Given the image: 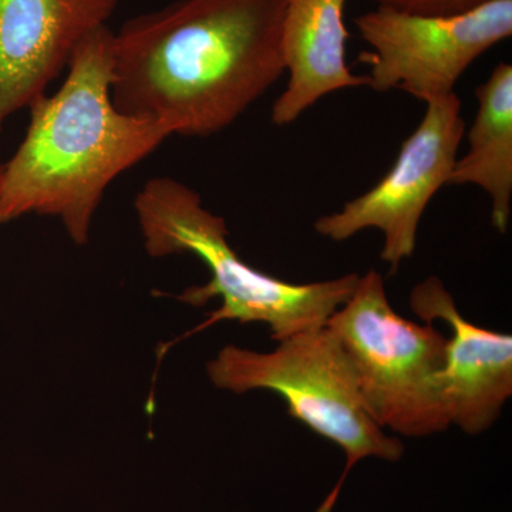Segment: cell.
Segmentation results:
<instances>
[{
  "label": "cell",
  "instance_id": "obj_1",
  "mask_svg": "<svg viewBox=\"0 0 512 512\" xmlns=\"http://www.w3.org/2000/svg\"><path fill=\"white\" fill-rule=\"evenodd\" d=\"M286 0H177L113 39L111 100L171 136L211 137L286 72Z\"/></svg>",
  "mask_w": 512,
  "mask_h": 512
},
{
  "label": "cell",
  "instance_id": "obj_2",
  "mask_svg": "<svg viewBox=\"0 0 512 512\" xmlns=\"http://www.w3.org/2000/svg\"><path fill=\"white\" fill-rule=\"evenodd\" d=\"M113 39L107 25L89 33L70 57L63 86L30 104L26 136L2 165L0 225L55 217L74 244H87L109 185L171 137L161 124L114 106Z\"/></svg>",
  "mask_w": 512,
  "mask_h": 512
},
{
  "label": "cell",
  "instance_id": "obj_3",
  "mask_svg": "<svg viewBox=\"0 0 512 512\" xmlns=\"http://www.w3.org/2000/svg\"><path fill=\"white\" fill-rule=\"evenodd\" d=\"M134 208L148 254L154 258L192 254L210 271L207 284L192 286L178 296L194 306L221 299L220 309L204 326L221 320L265 323L279 342L326 326L359 282V274H348L292 284L252 268L229 245L224 218L207 210L197 191L174 178L148 180L138 191Z\"/></svg>",
  "mask_w": 512,
  "mask_h": 512
},
{
  "label": "cell",
  "instance_id": "obj_4",
  "mask_svg": "<svg viewBox=\"0 0 512 512\" xmlns=\"http://www.w3.org/2000/svg\"><path fill=\"white\" fill-rule=\"evenodd\" d=\"M207 372L221 390L279 394L289 416L342 448L345 471L319 512L332 510L359 461H397L403 456L402 441L389 436L367 410L349 359L326 326L279 340L272 352L225 346L208 363Z\"/></svg>",
  "mask_w": 512,
  "mask_h": 512
},
{
  "label": "cell",
  "instance_id": "obj_5",
  "mask_svg": "<svg viewBox=\"0 0 512 512\" xmlns=\"http://www.w3.org/2000/svg\"><path fill=\"white\" fill-rule=\"evenodd\" d=\"M326 328L342 346L363 402L382 429L426 437L450 427L441 396L447 338L433 323L419 325L394 311L376 269L360 275Z\"/></svg>",
  "mask_w": 512,
  "mask_h": 512
},
{
  "label": "cell",
  "instance_id": "obj_6",
  "mask_svg": "<svg viewBox=\"0 0 512 512\" xmlns=\"http://www.w3.org/2000/svg\"><path fill=\"white\" fill-rule=\"evenodd\" d=\"M372 52L367 86L379 93L402 90L424 101L454 92L478 57L512 35V0H491L468 12L433 16L387 6L355 18Z\"/></svg>",
  "mask_w": 512,
  "mask_h": 512
},
{
  "label": "cell",
  "instance_id": "obj_7",
  "mask_svg": "<svg viewBox=\"0 0 512 512\" xmlns=\"http://www.w3.org/2000/svg\"><path fill=\"white\" fill-rule=\"evenodd\" d=\"M464 133L466 121L456 93L427 101L423 119L402 144L389 173L342 210L320 217L315 231L343 242L365 229H377L384 237L380 258L389 265L390 275L396 274L416 251L424 211L450 184Z\"/></svg>",
  "mask_w": 512,
  "mask_h": 512
},
{
  "label": "cell",
  "instance_id": "obj_8",
  "mask_svg": "<svg viewBox=\"0 0 512 512\" xmlns=\"http://www.w3.org/2000/svg\"><path fill=\"white\" fill-rule=\"evenodd\" d=\"M119 0H0V130L45 94Z\"/></svg>",
  "mask_w": 512,
  "mask_h": 512
},
{
  "label": "cell",
  "instance_id": "obj_9",
  "mask_svg": "<svg viewBox=\"0 0 512 512\" xmlns=\"http://www.w3.org/2000/svg\"><path fill=\"white\" fill-rule=\"evenodd\" d=\"M410 306L424 322L443 320L451 329L441 372L448 423L470 436L484 433L512 396L511 335L481 328L464 318L437 276L414 286Z\"/></svg>",
  "mask_w": 512,
  "mask_h": 512
},
{
  "label": "cell",
  "instance_id": "obj_10",
  "mask_svg": "<svg viewBox=\"0 0 512 512\" xmlns=\"http://www.w3.org/2000/svg\"><path fill=\"white\" fill-rule=\"evenodd\" d=\"M346 0H286L282 52L288 83L272 107L275 126L295 123L322 97L367 86L346 63Z\"/></svg>",
  "mask_w": 512,
  "mask_h": 512
},
{
  "label": "cell",
  "instance_id": "obj_11",
  "mask_svg": "<svg viewBox=\"0 0 512 512\" xmlns=\"http://www.w3.org/2000/svg\"><path fill=\"white\" fill-rule=\"evenodd\" d=\"M478 110L468 150L457 158L450 185H476L491 200V222L501 234L512 207V66L498 63L477 87Z\"/></svg>",
  "mask_w": 512,
  "mask_h": 512
},
{
  "label": "cell",
  "instance_id": "obj_12",
  "mask_svg": "<svg viewBox=\"0 0 512 512\" xmlns=\"http://www.w3.org/2000/svg\"><path fill=\"white\" fill-rule=\"evenodd\" d=\"M377 6H387L417 15L447 16L468 12L491 0H372Z\"/></svg>",
  "mask_w": 512,
  "mask_h": 512
},
{
  "label": "cell",
  "instance_id": "obj_13",
  "mask_svg": "<svg viewBox=\"0 0 512 512\" xmlns=\"http://www.w3.org/2000/svg\"><path fill=\"white\" fill-rule=\"evenodd\" d=\"M2 163H0V177H2Z\"/></svg>",
  "mask_w": 512,
  "mask_h": 512
}]
</instances>
